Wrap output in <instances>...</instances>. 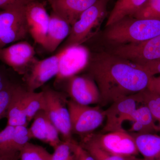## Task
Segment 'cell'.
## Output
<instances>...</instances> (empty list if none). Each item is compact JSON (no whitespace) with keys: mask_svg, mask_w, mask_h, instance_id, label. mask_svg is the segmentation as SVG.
I'll list each match as a JSON object with an SVG mask.
<instances>
[{"mask_svg":"<svg viewBox=\"0 0 160 160\" xmlns=\"http://www.w3.org/2000/svg\"><path fill=\"white\" fill-rule=\"evenodd\" d=\"M109 0H98L86 9L71 26L70 33L64 48L80 46L89 37L92 31L98 26L105 18Z\"/></svg>","mask_w":160,"mask_h":160,"instance_id":"obj_3","label":"cell"},{"mask_svg":"<svg viewBox=\"0 0 160 160\" xmlns=\"http://www.w3.org/2000/svg\"><path fill=\"white\" fill-rule=\"evenodd\" d=\"M80 145L95 160H128L127 158L111 154L102 149L95 142L91 133L83 136Z\"/></svg>","mask_w":160,"mask_h":160,"instance_id":"obj_23","label":"cell"},{"mask_svg":"<svg viewBox=\"0 0 160 160\" xmlns=\"http://www.w3.org/2000/svg\"><path fill=\"white\" fill-rule=\"evenodd\" d=\"M52 11L66 20L70 26L74 24L81 15L98 0H46Z\"/></svg>","mask_w":160,"mask_h":160,"instance_id":"obj_16","label":"cell"},{"mask_svg":"<svg viewBox=\"0 0 160 160\" xmlns=\"http://www.w3.org/2000/svg\"><path fill=\"white\" fill-rule=\"evenodd\" d=\"M34 1L38 0H0V9L4 10L16 6H26L28 3Z\"/></svg>","mask_w":160,"mask_h":160,"instance_id":"obj_31","label":"cell"},{"mask_svg":"<svg viewBox=\"0 0 160 160\" xmlns=\"http://www.w3.org/2000/svg\"><path fill=\"white\" fill-rule=\"evenodd\" d=\"M137 103L134 94L112 102L105 111L106 121L104 131L111 132L123 129V123L127 121L129 116L137 108Z\"/></svg>","mask_w":160,"mask_h":160,"instance_id":"obj_13","label":"cell"},{"mask_svg":"<svg viewBox=\"0 0 160 160\" xmlns=\"http://www.w3.org/2000/svg\"><path fill=\"white\" fill-rule=\"evenodd\" d=\"M139 66L147 72L151 76H153L156 74H160V61Z\"/></svg>","mask_w":160,"mask_h":160,"instance_id":"obj_32","label":"cell"},{"mask_svg":"<svg viewBox=\"0 0 160 160\" xmlns=\"http://www.w3.org/2000/svg\"><path fill=\"white\" fill-rule=\"evenodd\" d=\"M105 38L117 46L142 42L160 35V21L126 17L107 27Z\"/></svg>","mask_w":160,"mask_h":160,"instance_id":"obj_2","label":"cell"},{"mask_svg":"<svg viewBox=\"0 0 160 160\" xmlns=\"http://www.w3.org/2000/svg\"><path fill=\"white\" fill-rule=\"evenodd\" d=\"M72 141L73 140L69 142L62 141L54 148L51 160H75L76 155Z\"/></svg>","mask_w":160,"mask_h":160,"instance_id":"obj_28","label":"cell"},{"mask_svg":"<svg viewBox=\"0 0 160 160\" xmlns=\"http://www.w3.org/2000/svg\"><path fill=\"white\" fill-rule=\"evenodd\" d=\"M66 48L67 51L61 60L59 72L57 76L59 79L75 75L89 62V54L86 48L80 45Z\"/></svg>","mask_w":160,"mask_h":160,"instance_id":"obj_15","label":"cell"},{"mask_svg":"<svg viewBox=\"0 0 160 160\" xmlns=\"http://www.w3.org/2000/svg\"><path fill=\"white\" fill-rule=\"evenodd\" d=\"M67 49V48L62 49L57 54L35 62L26 80L28 91H35L58 75L59 72L61 60Z\"/></svg>","mask_w":160,"mask_h":160,"instance_id":"obj_9","label":"cell"},{"mask_svg":"<svg viewBox=\"0 0 160 160\" xmlns=\"http://www.w3.org/2000/svg\"><path fill=\"white\" fill-rule=\"evenodd\" d=\"M45 105L44 92L28 91L26 105V114L28 122H31L39 112L43 110Z\"/></svg>","mask_w":160,"mask_h":160,"instance_id":"obj_25","label":"cell"},{"mask_svg":"<svg viewBox=\"0 0 160 160\" xmlns=\"http://www.w3.org/2000/svg\"><path fill=\"white\" fill-rule=\"evenodd\" d=\"M67 91L73 102L89 106L100 102L99 90L92 78L74 75L69 78Z\"/></svg>","mask_w":160,"mask_h":160,"instance_id":"obj_12","label":"cell"},{"mask_svg":"<svg viewBox=\"0 0 160 160\" xmlns=\"http://www.w3.org/2000/svg\"><path fill=\"white\" fill-rule=\"evenodd\" d=\"M28 90L16 85L8 110L7 125L16 126L28 124L26 114V105Z\"/></svg>","mask_w":160,"mask_h":160,"instance_id":"obj_18","label":"cell"},{"mask_svg":"<svg viewBox=\"0 0 160 160\" xmlns=\"http://www.w3.org/2000/svg\"><path fill=\"white\" fill-rule=\"evenodd\" d=\"M19 152H13L0 155V160H18Z\"/></svg>","mask_w":160,"mask_h":160,"instance_id":"obj_35","label":"cell"},{"mask_svg":"<svg viewBox=\"0 0 160 160\" xmlns=\"http://www.w3.org/2000/svg\"><path fill=\"white\" fill-rule=\"evenodd\" d=\"M33 46L26 41H21L0 49V61L20 74L37 61Z\"/></svg>","mask_w":160,"mask_h":160,"instance_id":"obj_10","label":"cell"},{"mask_svg":"<svg viewBox=\"0 0 160 160\" xmlns=\"http://www.w3.org/2000/svg\"><path fill=\"white\" fill-rule=\"evenodd\" d=\"M92 136L102 149L111 154L129 158L139 153L134 137L124 129Z\"/></svg>","mask_w":160,"mask_h":160,"instance_id":"obj_8","label":"cell"},{"mask_svg":"<svg viewBox=\"0 0 160 160\" xmlns=\"http://www.w3.org/2000/svg\"><path fill=\"white\" fill-rule=\"evenodd\" d=\"M52 154L44 147L28 142L19 151L20 160H51Z\"/></svg>","mask_w":160,"mask_h":160,"instance_id":"obj_26","label":"cell"},{"mask_svg":"<svg viewBox=\"0 0 160 160\" xmlns=\"http://www.w3.org/2000/svg\"><path fill=\"white\" fill-rule=\"evenodd\" d=\"M159 122V125L158 126V129L159 130H160V121L159 122Z\"/></svg>","mask_w":160,"mask_h":160,"instance_id":"obj_37","label":"cell"},{"mask_svg":"<svg viewBox=\"0 0 160 160\" xmlns=\"http://www.w3.org/2000/svg\"><path fill=\"white\" fill-rule=\"evenodd\" d=\"M71 26L53 12L49 15V22L46 42L43 48L49 52L55 51L61 43L68 38Z\"/></svg>","mask_w":160,"mask_h":160,"instance_id":"obj_17","label":"cell"},{"mask_svg":"<svg viewBox=\"0 0 160 160\" xmlns=\"http://www.w3.org/2000/svg\"><path fill=\"white\" fill-rule=\"evenodd\" d=\"M26 18L29 33L36 43L44 47L49 22L44 3L38 0L27 4Z\"/></svg>","mask_w":160,"mask_h":160,"instance_id":"obj_11","label":"cell"},{"mask_svg":"<svg viewBox=\"0 0 160 160\" xmlns=\"http://www.w3.org/2000/svg\"><path fill=\"white\" fill-rule=\"evenodd\" d=\"M147 88L160 95V75L158 77L152 76Z\"/></svg>","mask_w":160,"mask_h":160,"instance_id":"obj_33","label":"cell"},{"mask_svg":"<svg viewBox=\"0 0 160 160\" xmlns=\"http://www.w3.org/2000/svg\"></svg>","mask_w":160,"mask_h":160,"instance_id":"obj_38","label":"cell"},{"mask_svg":"<svg viewBox=\"0 0 160 160\" xmlns=\"http://www.w3.org/2000/svg\"><path fill=\"white\" fill-rule=\"evenodd\" d=\"M72 145L76 155V160H95L89 152L73 140Z\"/></svg>","mask_w":160,"mask_h":160,"instance_id":"obj_30","label":"cell"},{"mask_svg":"<svg viewBox=\"0 0 160 160\" xmlns=\"http://www.w3.org/2000/svg\"><path fill=\"white\" fill-rule=\"evenodd\" d=\"M154 119L148 107L143 105L137 108L128 118L127 121L136 124L142 133H150L159 131L158 126L154 123Z\"/></svg>","mask_w":160,"mask_h":160,"instance_id":"obj_21","label":"cell"},{"mask_svg":"<svg viewBox=\"0 0 160 160\" xmlns=\"http://www.w3.org/2000/svg\"><path fill=\"white\" fill-rule=\"evenodd\" d=\"M139 153L149 160H160V136L150 133L133 136Z\"/></svg>","mask_w":160,"mask_h":160,"instance_id":"obj_19","label":"cell"},{"mask_svg":"<svg viewBox=\"0 0 160 160\" xmlns=\"http://www.w3.org/2000/svg\"><path fill=\"white\" fill-rule=\"evenodd\" d=\"M111 53L139 66L160 61V35L142 42L118 46Z\"/></svg>","mask_w":160,"mask_h":160,"instance_id":"obj_7","label":"cell"},{"mask_svg":"<svg viewBox=\"0 0 160 160\" xmlns=\"http://www.w3.org/2000/svg\"><path fill=\"white\" fill-rule=\"evenodd\" d=\"M31 139H37L55 148L62 141L59 132L43 110L36 115L29 128Z\"/></svg>","mask_w":160,"mask_h":160,"instance_id":"obj_14","label":"cell"},{"mask_svg":"<svg viewBox=\"0 0 160 160\" xmlns=\"http://www.w3.org/2000/svg\"><path fill=\"white\" fill-rule=\"evenodd\" d=\"M15 84L10 82L0 91V120L6 116Z\"/></svg>","mask_w":160,"mask_h":160,"instance_id":"obj_29","label":"cell"},{"mask_svg":"<svg viewBox=\"0 0 160 160\" xmlns=\"http://www.w3.org/2000/svg\"><path fill=\"white\" fill-rule=\"evenodd\" d=\"M26 6H18L0 11V49L24 39L29 33Z\"/></svg>","mask_w":160,"mask_h":160,"instance_id":"obj_4","label":"cell"},{"mask_svg":"<svg viewBox=\"0 0 160 160\" xmlns=\"http://www.w3.org/2000/svg\"><path fill=\"white\" fill-rule=\"evenodd\" d=\"M127 159H128V160H149L146 159H139L135 158L133 157L127 158Z\"/></svg>","mask_w":160,"mask_h":160,"instance_id":"obj_36","label":"cell"},{"mask_svg":"<svg viewBox=\"0 0 160 160\" xmlns=\"http://www.w3.org/2000/svg\"><path fill=\"white\" fill-rule=\"evenodd\" d=\"M148 0H118L109 14L106 27L126 17H132Z\"/></svg>","mask_w":160,"mask_h":160,"instance_id":"obj_20","label":"cell"},{"mask_svg":"<svg viewBox=\"0 0 160 160\" xmlns=\"http://www.w3.org/2000/svg\"><path fill=\"white\" fill-rule=\"evenodd\" d=\"M89 71L102 102H113L142 91L148 87L152 77L138 65L112 53L95 58Z\"/></svg>","mask_w":160,"mask_h":160,"instance_id":"obj_1","label":"cell"},{"mask_svg":"<svg viewBox=\"0 0 160 160\" xmlns=\"http://www.w3.org/2000/svg\"><path fill=\"white\" fill-rule=\"evenodd\" d=\"M11 82L8 78L5 67L0 65V91Z\"/></svg>","mask_w":160,"mask_h":160,"instance_id":"obj_34","label":"cell"},{"mask_svg":"<svg viewBox=\"0 0 160 160\" xmlns=\"http://www.w3.org/2000/svg\"><path fill=\"white\" fill-rule=\"evenodd\" d=\"M132 17L160 21V0H148Z\"/></svg>","mask_w":160,"mask_h":160,"instance_id":"obj_27","label":"cell"},{"mask_svg":"<svg viewBox=\"0 0 160 160\" xmlns=\"http://www.w3.org/2000/svg\"><path fill=\"white\" fill-rule=\"evenodd\" d=\"M138 103L148 107L155 120L160 121V95L148 88L134 94Z\"/></svg>","mask_w":160,"mask_h":160,"instance_id":"obj_24","label":"cell"},{"mask_svg":"<svg viewBox=\"0 0 160 160\" xmlns=\"http://www.w3.org/2000/svg\"><path fill=\"white\" fill-rule=\"evenodd\" d=\"M43 91L45 99L43 111L57 128L63 141L71 142L72 133L67 101L58 92L51 89Z\"/></svg>","mask_w":160,"mask_h":160,"instance_id":"obj_5","label":"cell"},{"mask_svg":"<svg viewBox=\"0 0 160 160\" xmlns=\"http://www.w3.org/2000/svg\"><path fill=\"white\" fill-rule=\"evenodd\" d=\"M72 133L89 134L97 129L106 118L105 111L99 107L81 105L72 100L67 101Z\"/></svg>","mask_w":160,"mask_h":160,"instance_id":"obj_6","label":"cell"},{"mask_svg":"<svg viewBox=\"0 0 160 160\" xmlns=\"http://www.w3.org/2000/svg\"><path fill=\"white\" fill-rule=\"evenodd\" d=\"M14 130L15 126L7 125L0 131V155L19 152L24 146L22 141Z\"/></svg>","mask_w":160,"mask_h":160,"instance_id":"obj_22","label":"cell"}]
</instances>
